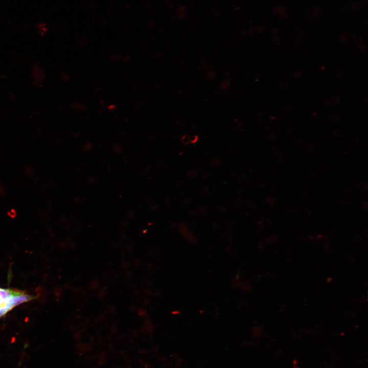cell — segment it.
Segmentation results:
<instances>
[{
	"instance_id": "obj_2",
	"label": "cell",
	"mask_w": 368,
	"mask_h": 368,
	"mask_svg": "<svg viewBox=\"0 0 368 368\" xmlns=\"http://www.w3.org/2000/svg\"><path fill=\"white\" fill-rule=\"evenodd\" d=\"M17 291V290L0 288V309L5 306L9 299Z\"/></svg>"
},
{
	"instance_id": "obj_1",
	"label": "cell",
	"mask_w": 368,
	"mask_h": 368,
	"mask_svg": "<svg viewBox=\"0 0 368 368\" xmlns=\"http://www.w3.org/2000/svg\"><path fill=\"white\" fill-rule=\"evenodd\" d=\"M34 298H35V296L27 294L25 291L17 290L15 294L11 296L5 306L0 309V318L17 306L29 302Z\"/></svg>"
}]
</instances>
